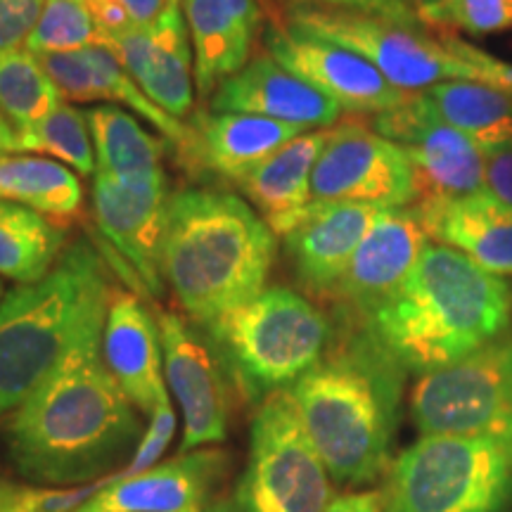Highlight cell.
<instances>
[{
    "label": "cell",
    "instance_id": "6da1fadb",
    "mask_svg": "<svg viewBox=\"0 0 512 512\" xmlns=\"http://www.w3.org/2000/svg\"><path fill=\"white\" fill-rule=\"evenodd\" d=\"M105 318L5 420V453L31 484L83 486L117 475L145 437L138 408L102 358Z\"/></svg>",
    "mask_w": 512,
    "mask_h": 512
},
{
    "label": "cell",
    "instance_id": "7a4b0ae2",
    "mask_svg": "<svg viewBox=\"0 0 512 512\" xmlns=\"http://www.w3.org/2000/svg\"><path fill=\"white\" fill-rule=\"evenodd\" d=\"M512 292L498 275L446 245H427L392 297L363 320L403 370L432 373L496 342L510 325Z\"/></svg>",
    "mask_w": 512,
    "mask_h": 512
},
{
    "label": "cell",
    "instance_id": "3957f363",
    "mask_svg": "<svg viewBox=\"0 0 512 512\" xmlns=\"http://www.w3.org/2000/svg\"><path fill=\"white\" fill-rule=\"evenodd\" d=\"M278 235L233 192L188 188L169 195L162 278L190 320L209 325L266 290Z\"/></svg>",
    "mask_w": 512,
    "mask_h": 512
},
{
    "label": "cell",
    "instance_id": "277c9868",
    "mask_svg": "<svg viewBox=\"0 0 512 512\" xmlns=\"http://www.w3.org/2000/svg\"><path fill=\"white\" fill-rule=\"evenodd\" d=\"M401 370L363 332L290 387L304 430L335 482L370 484L392 465Z\"/></svg>",
    "mask_w": 512,
    "mask_h": 512
},
{
    "label": "cell",
    "instance_id": "5b68a950",
    "mask_svg": "<svg viewBox=\"0 0 512 512\" xmlns=\"http://www.w3.org/2000/svg\"><path fill=\"white\" fill-rule=\"evenodd\" d=\"M112 280L91 242L64 249L46 278L0 302V418L57 368L83 332L107 316Z\"/></svg>",
    "mask_w": 512,
    "mask_h": 512
},
{
    "label": "cell",
    "instance_id": "8992f818",
    "mask_svg": "<svg viewBox=\"0 0 512 512\" xmlns=\"http://www.w3.org/2000/svg\"><path fill=\"white\" fill-rule=\"evenodd\" d=\"M207 332L223 366L252 401L290 389L320 363L330 344V320L290 287H266L252 302L211 320Z\"/></svg>",
    "mask_w": 512,
    "mask_h": 512
},
{
    "label": "cell",
    "instance_id": "52a82bcc",
    "mask_svg": "<svg viewBox=\"0 0 512 512\" xmlns=\"http://www.w3.org/2000/svg\"><path fill=\"white\" fill-rule=\"evenodd\" d=\"M382 512H505L512 439L420 437L389 465Z\"/></svg>",
    "mask_w": 512,
    "mask_h": 512
},
{
    "label": "cell",
    "instance_id": "ba28073f",
    "mask_svg": "<svg viewBox=\"0 0 512 512\" xmlns=\"http://www.w3.org/2000/svg\"><path fill=\"white\" fill-rule=\"evenodd\" d=\"M330 472L311 444L290 389L268 394L249 430L247 465L235 489L238 512H325Z\"/></svg>",
    "mask_w": 512,
    "mask_h": 512
},
{
    "label": "cell",
    "instance_id": "9c48e42d",
    "mask_svg": "<svg viewBox=\"0 0 512 512\" xmlns=\"http://www.w3.org/2000/svg\"><path fill=\"white\" fill-rule=\"evenodd\" d=\"M285 22L304 34L354 50L403 93H425L446 81H470V72L446 46L441 31L311 5H290Z\"/></svg>",
    "mask_w": 512,
    "mask_h": 512
},
{
    "label": "cell",
    "instance_id": "30bf717a",
    "mask_svg": "<svg viewBox=\"0 0 512 512\" xmlns=\"http://www.w3.org/2000/svg\"><path fill=\"white\" fill-rule=\"evenodd\" d=\"M411 418L422 437L512 439V339L498 337L463 361L420 375Z\"/></svg>",
    "mask_w": 512,
    "mask_h": 512
},
{
    "label": "cell",
    "instance_id": "8fae6325",
    "mask_svg": "<svg viewBox=\"0 0 512 512\" xmlns=\"http://www.w3.org/2000/svg\"><path fill=\"white\" fill-rule=\"evenodd\" d=\"M411 162L399 145L361 121L332 126L311 176L313 204H366L377 209L415 202Z\"/></svg>",
    "mask_w": 512,
    "mask_h": 512
},
{
    "label": "cell",
    "instance_id": "7c38bea8",
    "mask_svg": "<svg viewBox=\"0 0 512 512\" xmlns=\"http://www.w3.org/2000/svg\"><path fill=\"white\" fill-rule=\"evenodd\" d=\"M373 126L406 152L418 195L415 204L456 200L484 190V150L439 119L422 93H413L396 110L377 114Z\"/></svg>",
    "mask_w": 512,
    "mask_h": 512
},
{
    "label": "cell",
    "instance_id": "4fadbf2b",
    "mask_svg": "<svg viewBox=\"0 0 512 512\" xmlns=\"http://www.w3.org/2000/svg\"><path fill=\"white\" fill-rule=\"evenodd\" d=\"M166 202L164 171L140 178L93 176V216L112 256H117V271L138 292L152 297L164 292Z\"/></svg>",
    "mask_w": 512,
    "mask_h": 512
},
{
    "label": "cell",
    "instance_id": "5bb4252c",
    "mask_svg": "<svg viewBox=\"0 0 512 512\" xmlns=\"http://www.w3.org/2000/svg\"><path fill=\"white\" fill-rule=\"evenodd\" d=\"M157 325L166 384L183 411L181 453L221 444L228 437L230 396L219 351L181 313L157 309Z\"/></svg>",
    "mask_w": 512,
    "mask_h": 512
},
{
    "label": "cell",
    "instance_id": "9a60e30c",
    "mask_svg": "<svg viewBox=\"0 0 512 512\" xmlns=\"http://www.w3.org/2000/svg\"><path fill=\"white\" fill-rule=\"evenodd\" d=\"M266 53L302 76L313 88L349 114H384L403 105L413 93L394 88L368 60L325 38L304 34L285 19H275L264 36Z\"/></svg>",
    "mask_w": 512,
    "mask_h": 512
},
{
    "label": "cell",
    "instance_id": "2e32d148",
    "mask_svg": "<svg viewBox=\"0 0 512 512\" xmlns=\"http://www.w3.org/2000/svg\"><path fill=\"white\" fill-rule=\"evenodd\" d=\"M102 46L166 114L181 121L195 110V60L183 0H174L155 22L105 38Z\"/></svg>",
    "mask_w": 512,
    "mask_h": 512
},
{
    "label": "cell",
    "instance_id": "e0dca14e",
    "mask_svg": "<svg viewBox=\"0 0 512 512\" xmlns=\"http://www.w3.org/2000/svg\"><path fill=\"white\" fill-rule=\"evenodd\" d=\"M430 235L415 207L382 209L356 249L332 297L366 320L399 290L420 261Z\"/></svg>",
    "mask_w": 512,
    "mask_h": 512
},
{
    "label": "cell",
    "instance_id": "ac0fdd59",
    "mask_svg": "<svg viewBox=\"0 0 512 512\" xmlns=\"http://www.w3.org/2000/svg\"><path fill=\"white\" fill-rule=\"evenodd\" d=\"M41 67L53 79L57 91L69 102H107V105H124L136 112L140 119L150 121L164 138L185 157L195 145V128L185 121H178L157 107L140 91L131 74L121 67L112 50L105 46H88L72 53L36 55Z\"/></svg>",
    "mask_w": 512,
    "mask_h": 512
},
{
    "label": "cell",
    "instance_id": "d6986e66",
    "mask_svg": "<svg viewBox=\"0 0 512 512\" xmlns=\"http://www.w3.org/2000/svg\"><path fill=\"white\" fill-rule=\"evenodd\" d=\"M102 358L121 392L140 413L152 415L169 399L157 316L138 294L114 287L102 330Z\"/></svg>",
    "mask_w": 512,
    "mask_h": 512
},
{
    "label": "cell",
    "instance_id": "ffe728a7",
    "mask_svg": "<svg viewBox=\"0 0 512 512\" xmlns=\"http://www.w3.org/2000/svg\"><path fill=\"white\" fill-rule=\"evenodd\" d=\"M209 112L254 114L302 131L330 128L342 117L337 102L302 76L292 74L268 53L252 57L245 69L223 81L219 91L211 95Z\"/></svg>",
    "mask_w": 512,
    "mask_h": 512
},
{
    "label": "cell",
    "instance_id": "44dd1931",
    "mask_svg": "<svg viewBox=\"0 0 512 512\" xmlns=\"http://www.w3.org/2000/svg\"><path fill=\"white\" fill-rule=\"evenodd\" d=\"M226 456L216 448H195L157 463L136 477L112 482L76 512H202Z\"/></svg>",
    "mask_w": 512,
    "mask_h": 512
},
{
    "label": "cell",
    "instance_id": "7402d4cb",
    "mask_svg": "<svg viewBox=\"0 0 512 512\" xmlns=\"http://www.w3.org/2000/svg\"><path fill=\"white\" fill-rule=\"evenodd\" d=\"M380 211L366 204H311L309 214L283 235L299 283L313 294L332 297Z\"/></svg>",
    "mask_w": 512,
    "mask_h": 512
},
{
    "label": "cell",
    "instance_id": "603a6c76",
    "mask_svg": "<svg viewBox=\"0 0 512 512\" xmlns=\"http://www.w3.org/2000/svg\"><path fill=\"white\" fill-rule=\"evenodd\" d=\"M183 15L195 60V88L209 98L252 62L264 10L259 0H183Z\"/></svg>",
    "mask_w": 512,
    "mask_h": 512
},
{
    "label": "cell",
    "instance_id": "cb8c5ba5",
    "mask_svg": "<svg viewBox=\"0 0 512 512\" xmlns=\"http://www.w3.org/2000/svg\"><path fill=\"white\" fill-rule=\"evenodd\" d=\"M190 126L195 128V145L185 166L235 185L304 133L297 126L235 112H197Z\"/></svg>",
    "mask_w": 512,
    "mask_h": 512
},
{
    "label": "cell",
    "instance_id": "d4e9b609",
    "mask_svg": "<svg viewBox=\"0 0 512 512\" xmlns=\"http://www.w3.org/2000/svg\"><path fill=\"white\" fill-rule=\"evenodd\" d=\"M413 207L437 245L458 249L498 278L512 275V204L482 190Z\"/></svg>",
    "mask_w": 512,
    "mask_h": 512
},
{
    "label": "cell",
    "instance_id": "484cf974",
    "mask_svg": "<svg viewBox=\"0 0 512 512\" xmlns=\"http://www.w3.org/2000/svg\"><path fill=\"white\" fill-rule=\"evenodd\" d=\"M330 136L332 126L302 133L240 183L247 200L278 238L311 211V176Z\"/></svg>",
    "mask_w": 512,
    "mask_h": 512
},
{
    "label": "cell",
    "instance_id": "4316f807",
    "mask_svg": "<svg viewBox=\"0 0 512 512\" xmlns=\"http://www.w3.org/2000/svg\"><path fill=\"white\" fill-rule=\"evenodd\" d=\"M0 200L24 204L64 226L79 219L86 197L79 176L55 159L0 155Z\"/></svg>",
    "mask_w": 512,
    "mask_h": 512
},
{
    "label": "cell",
    "instance_id": "83f0119b",
    "mask_svg": "<svg viewBox=\"0 0 512 512\" xmlns=\"http://www.w3.org/2000/svg\"><path fill=\"white\" fill-rule=\"evenodd\" d=\"M67 230L24 204L0 200V278L17 285L38 283L53 271Z\"/></svg>",
    "mask_w": 512,
    "mask_h": 512
},
{
    "label": "cell",
    "instance_id": "f1b7e54d",
    "mask_svg": "<svg viewBox=\"0 0 512 512\" xmlns=\"http://www.w3.org/2000/svg\"><path fill=\"white\" fill-rule=\"evenodd\" d=\"M422 95L439 119L484 152L512 143V91L477 81H446Z\"/></svg>",
    "mask_w": 512,
    "mask_h": 512
},
{
    "label": "cell",
    "instance_id": "f546056e",
    "mask_svg": "<svg viewBox=\"0 0 512 512\" xmlns=\"http://www.w3.org/2000/svg\"><path fill=\"white\" fill-rule=\"evenodd\" d=\"M43 155L72 169L76 176H95V150L88 114L72 102H60L53 112L24 128L0 124V155Z\"/></svg>",
    "mask_w": 512,
    "mask_h": 512
},
{
    "label": "cell",
    "instance_id": "4dcf8cb0",
    "mask_svg": "<svg viewBox=\"0 0 512 512\" xmlns=\"http://www.w3.org/2000/svg\"><path fill=\"white\" fill-rule=\"evenodd\" d=\"M88 124H91L95 174L110 178H140L162 171V157L169 140L152 136L140 126L131 112L117 105L91 107Z\"/></svg>",
    "mask_w": 512,
    "mask_h": 512
},
{
    "label": "cell",
    "instance_id": "1f68e13d",
    "mask_svg": "<svg viewBox=\"0 0 512 512\" xmlns=\"http://www.w3.org/2000/svg\"><path fill=\"white\" fill-rule=\"evenodd\" d=\"M64 102L31 50L0 55V124L24 128Z\"/></svg>",
    "mask_w": 512,
    "mask_h": 512
},
{
    "label": "cell",
    "instance_id": "d6a6232c",
    "mask_svg": "<svg viewBox=\"0 0 512 512\" xmlns=\"http://www.w3.org/2000/svg\"><path fill=\"white\" fill-rule=\"evenodd\" d=\"M88 46H100V29L86 0H46L27 50L34 55H50Z\"/></svg>",
    "mask_w": 512,
    "mask_h": 512
},
{
    "label": "cell",
    "instance_id": "836d02e7",
    "mask_svg": "<svg viewBox=\"0 0 512 512\" xmlns=\"http://www.w3.org/2000/svg\"><path fill=\"white\" fill-rule=\"evenodd\" d=\"M422 27L467 36H491L512 29V0H439L420 15Z\"/></svg>",
    "mask_w": 512,
    "mask_h": 512
},
{
    "label": "cell",
    "instance_id": "e575fe53",
    "mask_svg": "<svg viewBox=\"0 0 512 512\" xmlns=\"http://www.w3.org/2000/svg\"><path fill=\"white\" fill-rule=\"evenodd\" d=\"M174 434H176V411L174 406H171V401H166L150 415V425H147L145 437L140 439L136 453H133V458L124 465V470L110 477V484L121 482V479H128V477H136L140 472L155 467L157 460L162 458L166 448H169Z\"/></svg>",
    "mask_w": 512,
    "mask_h": 512
},
{
    "label": "cell",
    "instance_id": "d590c367",
    "mask_svg": "<svg viewBox=\"0 0 512 512\" xmlns=\"http://www.w3.org/2000/svg\"><path fill=\"white\" fill-rule=\"evenodd\" d=\"M46 0H0V55L27 50Z\"/></svg>",
    "mask_w": 512,
    "mask_h": 512
},
{
    "label": "cell",
    "instance_id": "8d00e7d4",
    "mask_svg": "<svg viewBox=\"0 0 512 512\" xmlns=\"http://www.w3.org/2000/svg\"><path fill=\"white\" fill-rule=\"evenodd\" d=\"M441 36H444L446 46L453 50V55L467 67L470 81L512 91V62L498 60V57L484 53L482 48H475L472 43L463 41L456 34H448V31H441Z\"/></svg>",
    "mask_w": 512,
    "mask_h": 512
},
{
    "label": "cell",
    "instance_id": "74e56055",
    "mask_svg": "<svg viewBox=\"0 0 512 512\" xmlns=\"http://www.w3.org/2000/svg\"><path fill=\"white\" fill-rule=\"evenodd\" d=\"M290 5H311V8L361 12V15L392 19V22L406 24V27H422L418 15H415L408 5H403L401 0H292Z\"/></svg>",
    "mask_w": 512,
    "mask_h": 512
},
{
    "label": "cell",
    "instance_id": "f35d334b",
    "mask_svg": "<svg viewBox=\"0 0 512 512\" xmlns=\"http://www.w3.org/2000/svg\"><path fill=\"white\" fill-rule=\"evenodd\" d=\"M486 155V185L484 190L501 202L512 204V143L484 152Z\"/></svg>",
    "mask_w": 512,
    "mask_h": 512
},
{
    "label": "cell",
    "instance_id": "ab89813d",
    "mask_svg": "<svg viewBox=\"0 0 512 512\" xmlns=\"http://www.w3.org/2000/svg\"><path fill=\"white\" fill-rule=\"evenodd\" d=\"M325 512H382L380 491H351L332 498Z\"/></svg>",
    "mask_w": 512,
    "mask_h": 512
},
{
    "label": "cell",
    "instance_id": "60d3db41",
    "mask_svg": "<svg viewBox=\"0 0 512 512\" xmlns=\"http://www.w3.org/2000/svg\"><path fill=\"white\" fill-rule=\"evenodd\" d=\"M119 3L124 5L128 15L136 22V27H140V24L155 22L174 0H119Z\"/></svg>",
    "mask_w": 512,
    "mask_h": 512
},
{
    "label": "cell",
    "instance_id": "b9f144b4",
    "mask_svg": "<svg viewBox=\"0 0 512 512\" xmlns=\"http://www.w3.org/2000/svg\"><path fill=\"white\" fill-rule=\"evenodd\" d=\"M403 5H408V8H411L415 15H418V19H420V15L422 12H427L430 8H434V5L439 3V0H401ZM422 24V22H420Z\"/></svg>",
    "mask_w": 512,
    "mask_h": 512
},
{
    "label": "cell",
    "instance_id": "7bdbcfd3",
    "mask_svg": "<svg viewBox=\"0 0 512 512\" xmlns=\"http://www.w3.org/2000/svg\"><path fill=\"white\" fill-rule=\"evenodd\" d=\"M204 512H238L235 510V505L233 503H216V505H211V508H207Z\"/></svg>",
    "mask_w": 512,
    "mask_h": 512
},
{
    "label": "cell",
    "instance_id": "ee69618b",
    "mask_svg": "<svg viewBox=\"0 0 512 512\" xmlns=\"http://www.w3.org/2000/svg\"><path fill=\"white\" fill-rule=\"evenodd\" d=\"M3 297H5V292H3V283H0V302H3Z\"/></svg>",
    "mask_w": 512,
    "mask_h": 512
},
{
    "label": "cell",
    "instance_id": "f6af8a7d",
    "mask_svg": "<svg viewBox=\"0 0 512 512\" xmlns=\"http://www.w3.org/2000/svg\"><path fill=\"white\" fill-rule=\"evenodd\" d=\"M0 484H3V477H0Z\"/></svg>",
    "mask_w": 512,
    "mask_h": 512
},
{
    "label": "cell",
    "instance_id": "bcb514c9",
    "mask_svg": "<svg viewBox=\"0 0 512 512\" xmlns=\"http://www.w3.org/2000/svg\"><path fill=\"white\" fill-rule=\"evenodd\" d=\"M510 292H512V285H510Z\"/></svg>",
    "mask_w": 512,
    "mask_h": 512
}]
</instances>
